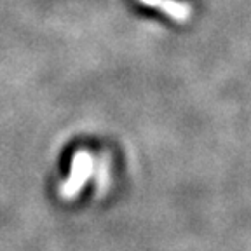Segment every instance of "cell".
I'll list each match as a JSON object with an SVG mask.
<instances>
[{"mask_svg":"<svg viewBox=\"0 0 251 251\" xmlns=\"http://www.w3.org/2000/svg\"><path fill=\"white\" fill-rule=\"evenodd\" d=\"M143 5H149V7L161 9L162 12L173 18L175 21H187L188 16H190V9L183 2H178V0H138Z\"/></svg>","mask_w":251,"mask_h":251,"instance_id":"1","label":"cell"},{"mask_svg":"<svg viewBox=\"0 0 251 251\" xmlns=\"http://www.w3.org/2000/svg\"><path fill=\"white\" fill-rule=\"evenodd\" d=\"M94 171V159L89 152H78V155L74 161V185L70 190H75L82 183L89 180V176Z\"/></svg>","mask_w":251,"mask_h":251,"instance_id":"2","label":"cell"}]
</instances>
